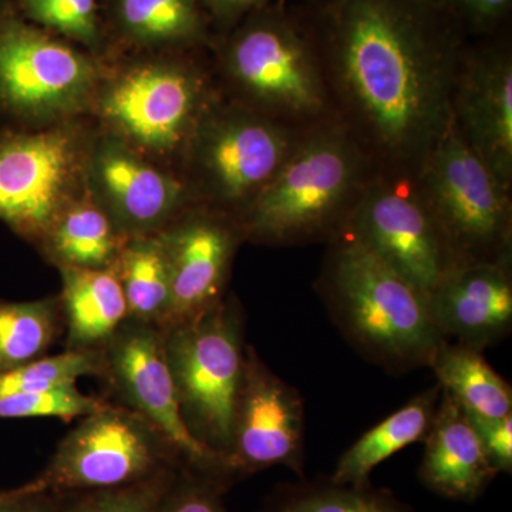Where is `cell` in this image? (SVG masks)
Wrapping results in <instances>:
<instances>
[{"mask_svg": "<svg viewBox=\"0 0 512 512\" xmlns=\"http://www.w3.org/2000/svg\"><path fill=\"white\" fill-rule=\"evenodd\" d=\"M185 464L146 419L109 402L82 421L57 446L36 480L57 494L124 487Z\"/></svg>", "mask_w": 512, "mask_h": 512, "instance_id": "obj_7", "label": "cell"}, {"mask_svg": "<svg viewBox=\"0 0 512 512\" xmlns=\"http://www.w3.org/2000/svg\"><path fill=\"white\" fill-rule=\"evenodd\" d=\"M126 239L93 200L73 201L40 239V249L62 268H111Z\"/></svg>", "mask_w": 512, "mask_h": 512, "instance_id": "obj_22", "label": "cell"}, {"mask_svg": "<svg viewBox=\"0 0 512 512\" xmlns=\"http://www.w3.org/2000/svg\"><path fill=\"white\" fill-rule=\"evenodd\" d=\"M451 121L495 177L512 188V53L507 43L464 49Z\"/></svg>", "mask_w": 512, "mask_h": 512, "instance_id": "obj_16", "label": "cell"}, {"mask_svg": "<svg viewBox=\"0 0 512 512\" xmlns=\"http://www.w3.org/2000/svg\"><path fill=\"white\" fill-rule=\"evenodd\" d=\"M116 28L138 46H188L205 39L201 0H114Z\"/></svg>", "mask_w": 512, "mask_h": 512, "instance_id": "obj_25", "label": "cell"}, {"mask_svg": "<svg viewBox=\"0 0 512 512\" xmlns=\"http://www.w3.org/2000/svg\"><path fill=\"white\" fill-rule=\"evenodd\" d=\"M96 66L74 47L10 12L0 16V114L55 119L92 96Z\"/></svg>", "mask_w": 512, "mask_h": 512, "instance_id": "obj_10", "label": "cell"}, {"mask_svg": "<svg viewBox=\"0 0 512 512\" xmlns=\"http://www.w3.org/2000/svg\"><path fill=\"white\" fill-rule=\"evenodd\" d=\"M429 299L447 342L484 350L512 328V256L454 266Z\"/></svg>", "mask_w": 512, "mask_h": 512, "instance_id": "obj_18", "label": "cell"}, {"mask_svg": "<svg viewBox=\"0 0 512 512\" xmlns=\"http://www.w3.org/2000/svg\"><path fill=\"white\" fill-rule=\"evenodd\" d=\"M311 30L336 117L376 173L416 177L451 124L463 33L427 0H326Z\"/></svg>", "mask_w": 512, "mask_h": 512, "instance_id": "obj_1", "label": "cell"}, {"mask_svg": "<svg viewBox=\"0 0 512 512\" xmlns=\"http://www.w3.org/2000/svg\"><path fill=\"white\" fill-rule=\"evenodd\" d=\"M423 443L419 480L440 497L474 503L498 476L466 410L443 390Z\"/></svg>", "mask_w": 512, "mask_h": 512, "instance_id": "obj_19", "label": "cell"}, {"mask_svg": "<svg viewBox=\"0 0 512 512\" xmlns=\"http://www.w3.org/2000/svg\"><path fill=\"white\" fill-rule=\"evenodd\" d=\"M60 296L66 349H101L130 315L123 286L113 266L60 269Z\"/></svg>", "mask_w": 512, "mask_h": 512, "instance_id": "obj_20", "label": "cell"}, {"mask_svg": "<svg viewBox=\"0 0 512 512\" xmlns=\"http://www.w3.org/2000/svg\"><path fill=\"white\" fill-rule=\"evenodd\" d=\"M22 490L23 485H20V487L12 488V490H0V504L6 503V501H9L10 498L15 497V495H18Z\"/></svg>", "mask_w": 512, "mask_h": 512, "instance_id": "obj_37", "label": "cell"}, {"mask_svg": "<svg viewBox=\"0 0 512 512\" xmlns=\"http://www.w3.org/2000/svg\"><path fill=\"white\" fill-rule=\"evenodd\" d=\"M372 161L338 119L308 128L274 180L238 218L244 239L266 245L329 241L342 231Z\"/></svg>", "mask_w": 512, "mask_h": 512, "instance_id": "obj_3", "label": "cell"}, {"mask_svg": "<svg viewBox=\"0 0 512 512\" xmlns=\"http://www.w3.org/2000/svg\"><path fill=\"white\" fill-rule=\"evenodd\" d=\"M242 106L308 130L335 117L328 80L311 29L279 5L242 20L222 50Z\"/></svg>", "mask_w": 512, "mask_h": 512, "instance_id": "obj_4", "label": "cell"}, {"mask_svg": "<svg viewBox=\"0 0 512 512\" xmlns=\"http://www.w3.org/2000/svg\"><path fill=\"white\" fill-rule=\"evenodd\" d=\"M87 170L93 201L126 241L163 231L187 200L177 178L138 156L119 137L104 138L94 147Z\"/></svg>", "mask_w": 512, "mask_h": 512, "instance_id": "obj_17", "label": "cell"}, {"mask_svg": "<svg viewBox=\"0 0 512 512\" xmlns=\"http://www.w3.org/2000/svg\"><path fill=\"white\" fill-rule=\"evenodd\" d=\"M468 417L477 431L488 461L497 474H511L512 414L503 419H487L474 414H468Z\"/></svg>", "mask_w": 512, "mask_h": 512, "instance_id": "obj_34", "label": "cell"}, {"mask_svg": "<svg viewBox=\"0 0 512 512\" xmlns=\"http://www.w3.org/2000/svg\"><path fill=\"white\" fill-rule=\"evenodd\" d=\"M23 15L40 28L96 46L100 42L99 0H18Z\"/></svg>", "mask_w": 512, "mask_h": 512, "instance_id": "obj_30", "label": "cell"}, {"mask_svg": "<svg viewBox=\"0 0 512 512\" xmlns=\"http://www.w3.org/2000/svg\"><path fill=\"white\" fill-rule=\"evenodd\" d=\"M107 403L109 400L80 392L76 384H67L47 392L0 396V419L59 417L69 421L89 416Z\"/></svg>", "mask_w": 512, "mask_h": 512, "instance_id": "obj_31", "label": "cell"}, {"mask_svg": "<svg viewBox=\"0 0 512 512\" xmlns=\"http://www.w3.org/2000/svg\"><path fill=\"white\" fill-rule=\"evenodd\" d=\"M328 242L316 288L345 339L369 362L394 375L429 366L446 342L429 296L346 229Z\"/></svg>", "mask_w": 512, "mask_h": 512, "instance_id": "obj_2", "label": "cell"}, {"mask_svg": "<svg viewBox=\"0 0 512 512\" xmlns=\"http://www.w3.org/2000/svg\"><path fill=\"white\" fill-rule=\"evenodd\" d=\"M202 74L175 62L138 64L101 92L103 119L141 150L168 154L190 143L208 107Z\"/></svg>", "mask_w": 512, "mask_h": 512, "instance_id": "obj_11", "label": "cell"}, {"mask_svg": "<svg viewBox=\"0 0 512 512\" xmlns=\"http://www.w3.org/2000/svg\"><path fill=\"white\" fill-rule=\"evenodd\" d=\"M178 467L124 487L62 494L60 512H156Z\"/></svg>", "mask_w": 512, "mask_h": 512, "instance_id": "obj_29", "label": "cell"}, {"mask_svg": "<svg viewBox=\"0 0 512 512\" xmlns=\"http://www.w3.org/2000/svg\"><path fill=\"white\" fill-rule=\"evenodd\" d=\"M6 12L5 5H3V0H0V16Z\"/></svg>", "mask_w": 512, "mask_h": 512, "instance_id": "obj_38", "label": "cell"}, {"mask_svg": "<svg viewBox=\"0 0 512 512\" xmlns=\"http://www.w3.org/2000/svg\"><path fill=\"white\" fill-rule=\"evenodd\" d=\"M227 461L237 481L276 466L305 478L302 396L272 372L252 346L245 349L234 443Z\"/></svg>", "mask_w": 512, "mask_h": 512, "instance_id": "obj_14", "label": "cell"}, {"mask_svg": "<svg viewBox=\"0 0 512 512\" xmlns=\"http://www.w3.org/2000/svg\"><path fill=\"white\" fill-rule=\"evenodd\" d=\"M232 485L220 474L181 464L161 495L156 512H228L224 495Z\"/></svg>", "mask_w": 512, "mask_h": 512, "instance_id": "obj_32", "label": "cell"}, {"mask_svg": "<svg viewBox=\"0 0 512 512\" xmlns=\"http://www.w3.org/2000/svg\"><path fill=\"white\" fill-rule=\"evenodd\" d=\"M463 35L493 33L511 12L512 0H427Z\"/></svg>", "mask_w": 512, "mask_h": 512, "instance_id": "obj_33", "label": "cell"}, {"mask_svg": "<svg viewBox=\"0 0 512 512\" xmlns=\"http://www.w3.org/2000/svg\"><path fill=\"white\" fill-rule=\"evenodd\" d=\"M342 229L429 298L453 268L414 177L373 175Z\"/></svg>", "mask_w": 512, "mask_h": 512, "instance_id": "obj_9", "label": "cell"}, {"mask_svg": "<svg viewBox=\"0 0 512 512\" xmlns=\"http://www.w3.org/2000/svg\"><path fill=\"white\" fill-rule=\"evenodd\" d=\"M62 510V494L45 490L42 484L33 478L23 484V490L0 504V512H60Z\"/></svg>", "mask_w": 512, "mask_h": 512, "instance_id": "obj_35", "label": "cell"}, {"mask_svg": "<svg viewBox=\"0 0 512 512\" xmlns=\"http://www.w3.org/2000/svg\"><path fill=\"white\" fill-rule=\"evenodd\" d=\"M101 349L106 365L101 379L106 380L117 403L156 427L188 466L237 481L225 457L195 439L185 424L163 330L128 318Z\"/></svg>", "mask_w": 512, "mask_h": 512, "instance_id": "obj_12", "label": "cell"}, {"mask_svg": "<svg viewBox=\"0 0 512 512\" xmlns=\"http://www.w3.org/2000/svg\"><path fill=\"white\" fill-rule=\"evenodd\" d=\"M244 330V312L234 296L163 330L185 424L195 439L225 460L234 443L235 414L244 377Z\"/></svg>", "mask_w": 512, "mask_h": 512, "instance_id": "obj_5", "label": "cell"}, {"mask_svg": "<svg viewBox=\"0 0 512 512\" xmlns=\"http://www.w3.org/2000/svg\"><path fill=\"white\" fill-rule=\"evenodd\" d=\"M82 158L79 137L67 128L0 131V221L39 244L74 201Z\"/></svg>", "mask_w": 512, "mask_h": 512, "instance_id": "obj_13", "label": "cell"}, {"mask_svg": "<svg viewBox=\"0 0 512 512\" xmlns=\"http://www.w3.org/2000/svg\"><path fill=\"white\" fill-rule=\"evenodd\" d=\"M201 2L221 23H235L258 10L279 5L282 0H201Z\"/></svg>", "mask_w": 512, "mask_h": 512, "instance_id": "obj_36", "label": "cell"}, {"mask_svg": "<svg viewBox=\"0 0 512 512\" xmlns=\"http://www.w3.org/2000/svg\"><path fill=\"white\" fill-rule=\"evenodd\" d=\"M126 296L128 315L163 329L170 311V271L160 234L131 238L113 265Z\"/></svg>", "mask_w": 512, "mask_h": 512, "instance_id": "obj_24", "label": "cell"}, {"mask_svg": "<svg viewBox=\"0 0 512 512\" xmlns=\"http://www.w3.org/2000/svg\"><path fill=\"white\" fill-rule=\"evenodd\" d=\"M158 234L170 271V311L161 329L165 330L225 298L232 259L244 235L237 218L218 210L188 212Z\"/></svg>", "mask_w": 512, "mask_h": 512, "instance_id": "obj_15", "label": "cell"}, {"mask_svg": "<svg viewBox=\"0 0 512 512\" xmlns=\"http://www.w3.org/2000/svg\"><path fill=\"white\" fill-rule=\"evenodd\" d=\"M281 484L258 512H416L392 491L367 485L333 483L330 478Z\"/></svg>", "mask_w": 512, "mask_h": 512, "instance_id": "obj_26", "label": "cell"}, {"mask_svg": "<svg viewBox=\"0 0 512 512\" xmlns=\"http://www.w3.org/2000/svg\"><path fill=\"white\" fill-rule=\"evenodd\" d=\"M63 325L60 299L0 301V375L46 356Z\"/></svg>", "mask_w": 512, "mask_h": 512, "instance_id": "obj_27", "label": "cell"}, {"mask_svg": "<svg viewBox=\"0 0 512 512\" xmlns=\"http://www.w3.org/2000/svg\"><path fill=\"white\" fill-rule=\"evenodd\" d=\"M103 349H66L56 356H42L28 365L0 375V396L39 393L76 384L79 377L104 376Z\"/></svg>", "mask_w": 512, "mask_h": 512, "instance_id": "obj_28", "label": "cell"}, {"mask_svg": "<svg viewBox=\"0 0 512 512\" xmlns=\"http://www.w3.org/2000/svg\"><path fill=\"white\" fill-rule=\"evenodd\" d=\"M429 367L440 389L468 414L487 419L511 416L510 383L490 366L483 350L446 340L431 357Z\"/></svg>", "mask_w": 512, "mask_h": 512, "instance_id": "obj_23", "label": "cell"}, {"mask_svg": "<svg viewBox=\"0 0 512 512\" xmlns=\"http://www.w3.org/2000/svg\"><path fill=\"white\" fill-rule=\"evenodd\" d=\"M439 384L413 397L406 406L366 431L342 454L330 480L333 483L367 485L370 474L403 448L424 441L439 406Z\"/></svg>", "mask_w": 512, "mask_h": 512, "instance_id": "obj_21", "label": "cell"}, {"mask_svg": "<svg viewBox=\"0 0 512 512\" xmlns=\"http://www.w3.org/2000/svg\"><path fill=\"white\" fill-rule=\"evenodd\" d=\"M414 178L453 268L512 256L511 188L468 147L453 121Z\"/></svg>", "mask_w": 512, "mask_h": 512, "instance_id": "obj_6", "label": "cell"}, {"mask_svg": "<svg viewBox=\"0 0 512 512\" xmlns=\"http://www.w3.org/2000/svg\"><path fill=\"white\" fill-rule=\"evenodd\" d=\"M306 130L249 107H208L190 141L192 160L217 210L238 218L274 180Z\"/></svg>", "mask_w": 512, "mask_h": 512, "instance_id": "obj_8", "label": "cell"}]
</instances>
